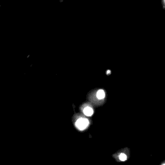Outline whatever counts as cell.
I'll list each match as a JSON object with an SVG mask.
<instances>
[{"instance_id": "obj_5", "label": "cell", "mask_w": 165, "mask_h": 165, "mask_svg": "<svg viewBox=\"0 0 165 165\" xmlns=\"http://www.w3.org/2000/svg\"><path fill=\"white\" fill-rule=\"evenodd\" d=\"M163 165H165V164H163Z\"/></svg>"}, {"instance_id": "obj_3", "label": "cell", "mask_w": 165, "mask_h": 165, "mask_svg": "<svg viewBox=\"0 0 165 165\" xmlns=\"http://www.w3.org/2000/svg\"><path fill=\"white\" fill-rule=\"evenodd\" d=\"M105 97V93L103 90H99L97 92V97L99 99H104Z\"/></svg>"}, {"instance_id": "obj_1", "label": "cell", "mask_w": 165, "mask_h": 165, "mask_svg": "<svg viewBox=\"0 0 165 165\" xmlns=\"http://www.w3.org/2000/svg\"><path fill=\"white\" fill-rule=\"evenodd\" d=\"M89 125V121L87 119L85 118H79L75 122V126L80 130H84L87 128Z\"/></svg>"}, {"instance_id": "obj_2", "label": "cell", "mask_w": 165, "mask_h": 165, "mask_svg": "<svg viewBox=\"0 0 165 165\" xmlns=\"http://www.w3.org/2000/svg\"><path fill=\"white\" fill-rule=\"evenodd\" d=\"M84 114L86 116H91L94 113V110L90 107H86L83 110Z\"/></svg>"}, {"instance_id": "obj_4", "label": "cell", "mask_w": 165, "mask_h": 165, "mask_svg": "<svg viewBox=\"0 0 165 165\" xmlns=\"http://www.w3.org/2000/svg\"><path fill=\"white\" fill-rule=\"evenodd\" d=\"M119 158H120V159L121 161H124L126 160L127 156H126V154L122 153L120 154V157H119Z\"/></svg>"}]
</instances>
